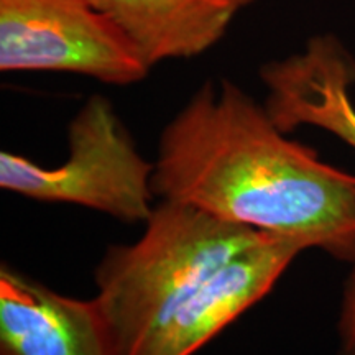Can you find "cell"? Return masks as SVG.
I'll return each mask as SVG.
<instances>
[{
  "instance_id": "1",
  "label": "cell",
  "mask_w": 355,
  "mask_h": 355,
  "mask_svg": "<svg viewBox=\"0 0 355 355\" xmlns=\"http://www.w3.org/2000/svg\"><path fill=\"white\" fill-rule=\"evenodd\" d=\"M288 135L235 83L206 81L163 128L155 194L354 265L355 175Z\"/></svg>"
},
{
  "instance_id": "2",
  "label": "cell",
  "mask_w": 355,
  "mask_h": 355,
  "mask_svg": "<svg viewBox=\"0 0 355 355\" xmlns=\"http://www.w3.org/2000/svg\"><path fill=\"white\" fill-rule=\"evenodd\" d=\"M270 237L189 204H157L139 241L110 245L94 275L123 355L216 270Z\"/></svg>"
},
{
  "instance_id": "3",
  "label": "cell",
  "mask_w": 355,
  "mask_h": 355,
  "mask_svg": "<svg viewBox=\"0 0 355 355\" xmlns=\"http://www.w3.org/2000/svg\"><path fill=\"white\" fill-rule=\"evenodd\" d=\"M155 163L139 152L125 123L104 96H91L68 127V158L44 168L0 153V188L50 204H76L115 219L146 222L157 198Z\"/></svg>"
},
{
  "instance_id": "4",
  "label": "cell",
  "mask_w": 355,
  "mask_h": 355,
  "mask_svg": "<svg viewBox=\"0 0 355 355\" xmlns=\"http://www.w3.org/2000/svg\"><path fill=\"white\" fill-rule=\"evenodd\" d=\"M152 66L92 0H0V71H55L128 86Z\"/></svg>"
},
{
  "instance_id": "5",
  "label": "cell",
  "mask_w": 355,
  "mask_h": 355,
  "mask_svg": "<svg viewBox=\"0 0 355 355\" xmlns=\"http://www.w3.org/2000/svg\"><path fill=\"white\" fill-rule=\"evenodd\" d=\"M303 247L270 237L222 265L127 355H194L265 298Z\"/></svg>"
},
{
  "instance_id": "6",
  "label": "cell",
  "mask_w": 355,
  "mask_h": 355,
  "mask_svg": "<svg viewBox=\"0 0 355 355\" xmlns=\"http://www.w3.org/2000/svg\"><path fill=\"white\" fill-rule=\"evenodd\" d=\"M0 355H123L99 301L61 295L2 263Z\"/></svg>"
},
{
  "instance_id": "7",
  "label": "cell",
  "mask_w": 355,
  "mask_h": 355,
  "mask_svg": "<svg viewBox=\"0 0 355 355\" xmlns=\"http://www.w3.org/2000/svg\"><path fill=\"white\" fill-rule=\"evenodd\" d=\"M263 105L285 133L316 127L355 152V58L339 38L319 35L283 60L261 66Z\"/></svg>"
},
{
  "instance_id": "8",
  "label": "cell",
  "mask_w": 355,
  "mask_h": 355,
  "mask_svg": "<svg viewBox=\"0 0 355 355\" xmlns=\"http://www.w3.org/2000/svg\"><path fill=\"white\" fill-rule=\"evenodd\" d=\"M150 66L202 55L227 32L239 0H92Z\"/></svg>"
},
{
  "instance_id": "9",
  "label": "cell",
  "mask_w": 355,
  "mask_h": 355,
  "mask_svg": "<svg viewBox=\"0 0 355 355\" xmlns=\"http://www.w3.org/2000/svg\"><path fill=\"white\" fill-rule=\"evenodd\" d=\"M337 334L339 355H355V263L344 283Z\"/></svg>"
},
{
  "instance_id": "10",
  "label": "cell",
  "mask_w": 355,
  "mask_h": 355,
  "mask_svg": "<svg viewBox=\"0 0 355 355\" xmlns=\"http://www.w3.org/2000/svg\"><path fill=\"white\" fill-rule=\"evenodd\" d=\"M239 2H241V6L243 7V6H247V3H250V2H254V0H239Z\"/></svg>"
}]
</instances>
